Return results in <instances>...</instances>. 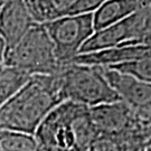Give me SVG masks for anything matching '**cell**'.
I'll return each instance as SVG.
<instances>
[{
    "label": "cell",
    "mask_w": 151,
    "mask_h": 151,
    "mask_svg": "<svg viewBox=\"0 0 151 151\" xmlns=\"http://www.w3.org/2000/svg\"><path fill=\"white\" fill-rule=\"evenodd\" d=\"M62 102L57 73L30 76L0 108V130L35 134L46 115Z\"/></svg>",
    "instance_id": "cell-1"
},
{
    "label": "cell",
    "mask_w": 151,
    "mask_h": 151,
    "mask_svg": "<svg viewBox=\"0 0 151 151\" xmlns=\"http://www.w3.org/2000/svg\"><path fill=\"white\" fill-rule=\"evenodd\" d=\"M34 135L42 151H90L99 133L90 108L64 101L46 115Z\"/></svg>",
    "instance_id": "cell-2"
},
{
    "label": "cell",
    "mask_w": 151,
    "mask_h": 151,
    "mask_svg": "<svg viewBox=\"0 0 151 151\" xmlns=\"http://www.w3.org/2000/svg\"><path fill=\"white\" fill-rule=\"evenodd\" d=\"M57 74L63 102L70 101L94 108L121 101L104 77L102 67L72 62L64 65Z\"/></svg>",
    "instance_id": "cell-3"
},
{
    "label": "cell",
    "mask_w": 151,
    "mask_h": 151,
    "mask_svg": "<svg viewBox=\"0 0 151 151\" xmlns=\"http://www.w3.org/2000/svg\"><path fill=\"white\" fill-rule=\"evenodd\" d=\"M4 65L28 75H53L63 67L56 58L53 42L42 24H35L18 43L7 49Z\"/></svg>",
    "instance_id": "cell-4"
},
{
    "label": "cell",
    "mask_w": 151,
    "mask_h": 151,
    "mask_svg": "<svg viewBox=\"0 0 151 151\" xmlns=\"http://www.w3.org/2000/svg\"><path fill=\"white\" fill-rule=\"evenodd\" d=\"M42 25L53 42L56 58L62 66L73 62L94 32L92 12L66 15Z\"/></svg>",
    "instance_id": "cell-5"
},
{
    "label": "cell",
    "mask_w": 151,
    "mask_h": 151,
    "mask_svg": "<svg viewBox=\"0 0 151 151\" xmlns=\"http://www.w3.org/2000/svg\"><path fill=\"white\" fill-rule=\"evenodd\" d=\"M102 72L120 100L151 128V84L108 67H102Z\"/></svg>",
    "instance_id": "cell-6"
},
{
    "label": "cell",
    "mask_w": 151,
    "mask_h": 151,
    "mask_svg": "<svg viewBox=\"0 0 151 151\" xmlns=\"http://www.w3.org/2000/svg\"><path fill=\"white\" fill-rule=\"evenodd\" d=\"M93 124L99 135L119 137L137 129L150 130L122 101L90 108Z\"/></svg>",
    "instance_id": "cell-7"
},
{
    "label": "cell",
    "mask_w": 151,
    "mask_h": 151,
    "mask_svg": "<svg viewBox=\"0 0 151 151\" xmlns=\"http://www.w3.org/2000/svg\"><path fill=\"white\" fill-rule=\"evenodd\" d=\"M35 24L25 0H6L0 11V36L7 49L14 47Z\"/></svg>",
    "instance_id": "cell-8"
},
{
    "label": "cell",
    "mask_w": 151,
    "mask_h": 151,
    "mask_svg": "<svg viewBox=\"0 0 151 151\" xmlns=\"http://www.w3.org/2000/svg\"><path fill=\"white\" fill-rule=\"evenodd\" d=\"M148 56H151L150 46L130 45V46H119L113 48L103 49L86 54H78L73 60V62L77 64L97 66V67H112Z\"/></svg>",
    "instance_id": "cell-9"
},
{
    "label": "cell",
    "mask_w": 151,
    "mask_h": 151,
    "mask_svg": "<svg viewBox=\"0 0 151 151\" xmlns=\"http://www.w3.org/2000/svg\"><path fill=\"white\" fill-rule=\"evenodd\" d=\"M151 5V0H108L93 11L94 32L109 27Z\"/></svg>",
    "instance_id": "cell-10"
},
{
    "label": "cell",
    "mask_w": 151,
    "mask_h": 151,
    "mask_svg": "<svg viewBox=\"0 0 151 151\" xmlns=\"http://www.w3.org/2000/svg\"><path fill=\"white\" fill-rule=\"evenodd\" d=\"M151 132L137 129L119 137L99 135L92 143L90 151H145Z\"/></svg>",
    "instance_id": "cell-11"
},
{
    "label": "cell",
    "mask_w": 151,
    "mask_h": 151,
    "mask_svg": "<svg viewBox=\"0 0 151 151\" xmlns=\"http://www.w3.org/2000/svg\"><path fill=\"white\" fill-rule=\"evenodd\" d=\"M78 0H34L26 2L35 22L45 24L70 14Z\"/></svg>",
    "instance_id": "cell-12"
},
{
    "label": "cell",
    "mask_w": 151,
    "mask_h": 151,
    "mask_svg": "<svg viewBox=\"0 0 151 151\" xmlns=\"http://www.w3.org/2000/svg\"><path fill=\"white\" fill-rule=\"evenodd\" d=\"M29 78L30 75L22 70L6 65L0 66V108L19 91Z\"/></svg>",
    "instance_id": "cell-13"
},
{
    "label": "cell",
    "mask_w": 151,
    "mask_h": 151,
    "mask_svg": "<svg viewBox=\"0 0 151 151\" xmlns=\"http://www.w3.org/2000/svg\"><path fill=\"white\" fill-rule=\"evenodd\" d=\"M0 151H42L34 134L0 130Z\"/></svg>",
    "instance_id": "cell-14"
},
{
    "label": "cell",
    "mask_w": 151,
    "mask_h": 151,
    "mask_svg": "<svg viewBox=\"0 0 151 151\" xmlns=\"http://www.w3.org/2000/svg\"><path fill=\"white\" fill-rule=\"evenodd\" d=\"M108 68L119 70L121 73L131 75L140 81L151 84V56L112 66V67H108Z\"/></svg>",
    "instance_id": "cell-15"
},
{
    "label": "cell",
    "mask_w": 151,
    "mask_h": 151,
    "mask_svg": "<svg viewBox=\"0 0 151 151\" xmlns=\"http://www.w3.org/2000/svg\"><path fill=\"white\" fill-rule=\"evenodd\" d=\"M108 0H78L76 5L72 8L68 15H77V14H88L95 11L100 6Z\"/></svg>",
    "instance_id": "cell-16"
},
{
    "label": "cell",
    "mask_w": 151,
    "mask_h": 151,
    "mask_svg": "<svg viewBox=\"0 0 151 151\" xmlns=\"http://www.w3.org/2000/svg\"><path fill=\"white\" fill-rule=\"evenodd\" d=\"M6 52H7V47H6L5 40L2 39V37L0 36V66H2L5 63V56Z\"/></svg>",
    "instance_id": "cell-17"
},
{
    "label": "cell",
    "mask_w": 151,
    "mask_h": 151,
    "mask_svg": "<svg viewBox=\"0 0 151 151\" xmlns=\"http://www.w3.org/2000/svg\"><path fill=\"white\" fill-rule=\"evenodd\" d=\"M145 151H151V137L147 141L146 146H145Z\"/></svg>",
    "instance_id": "cell-18"
},
{
    "label": "cell",
    "mask_w": 151,
    "mask_h": 151,
    "mask_svg": "<svg viewBox=\"0 0 151 151\" xmlns=\"http://www.w3.org/2000/svg\"><path fill=\"white\" fill-rule=\"evenodd\" d=\"M6 0H0V11H1V9H2V7H4V5H5Z\"/></svg>",
    "instance_id": "cell-19"
},
{
    "label": "cell",
    "mask_w": 151,
    "mask_h": 151,
    "mask_svg": "<svg viewBox=\"0 0 151 151\" xmlns=\"http://www.w3.org/2000/svg\"><path fill=\"white\" fill-rule=\"evenodd\" d=\"M26 2H30V1H34V0H25Z\"/></svg>",
    "instance_id": "cell-20"
}]
</instances>
